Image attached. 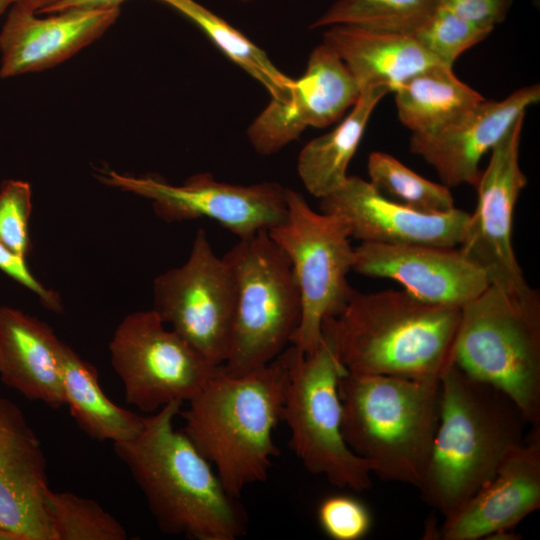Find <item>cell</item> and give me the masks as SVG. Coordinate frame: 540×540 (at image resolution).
<instances>
[{
    "label": "cell",
    "mask_w": 540,
    "mask_h": 540,
    "mask_svg": "<svg viewBox=\"0 0 540 540\" xmlns=\"http://www.w3.org/2000/svg\"><path fill=\"white\" fill-rule=\"evenodd\" d=\"M152 310L164 324L215 366L228 357L236 307V285L224 257L213 251L200 228L186 262L153 284Z\"/></svg>",
    "instance_id": "obj_11"
},
{
    "label": "cell",
    "mask_w": 540,
    "mask_h": 540,
    "mask_svg": "<svg viewBox=\"0 0 540 540\" xmlns=\"http://www.w3.org/2000/svg\"><path fill=\"white\" fill-rule=\"evenodd\" d=\"M388 93L390 92L383 87L361 90L350 113L340 124L303 147L298 156L297 171L310 194L321 199L345 182L349 176L348 166L358 149L370 117Z\"/></svg>",
    "instance_id": "obj_24"
},
{
    "label": "cell",
    "mask_w": 540,
    "mask_h": 540,
    "mask_svg": "<svg viewBox=\"0 0 540 540\" xmlns=\"http://www.w3.org/2000/svg\"><path fill=\"white\" fill-rule=\"evenodd\" d=\"M539 100V84L523 86L501 100L484 98L435 132L411 134L410 151L432 166L449 188L462 184L475 187L482 157Z\"/></svg>",
    "instance_id": "obj_16"
},
{
    "label": "cell",
    "mask_w": 540,
    "mask_h": 540,
    "mask_svg": "<svg viewBox=\"0 0 540 540\" xmlns=\"http://www.w3.org/2000/svg\"><path fill=\"white\" fill-rule=\"evenodd\" d=\"M492 31L437 7L412 36L435 60L453 68L461 54L485 40Z\"/></svg>",
    "instance_id": "obj_30"
},
{
    "label": "cell",
    "mask_w": 540,
    "mask_h": 540,
    "mask_svg": "<svg viewBox=\"0 0 540 540\" xmlns=\"http://www.w3.org/2000/svg\"><path fill=\"white\" fill-rule=\"evenodd\" d=\"M223 257L234 275L236 307L221 367L242 376L266 366L291 344L301 320V295L289 258L267 231L239 239Z\"/></svg>",
    "instance_id": "obj_7"
},
{
    "label": "cell",
    "mask_w": 540,
    "mask_h": 540,
    "mask_svg": "<svg viewBox=\"0 0 540 540\" xmlns=\"http://www.w3.org/2000/svg\"><path fill=\"white\" fill-rule=\"evenodd\" d=\"M288 379L282 421L289 446L306 470L338 488L363 492L372 487L371 467L347 445L342 433L341 376L347 372L322 337L315 351L286 349Z\"/></svg>",
    "instance_id": "obj_8"
},
{
    "label": "cell",
    "mask_w": 540,
    "mask_h": 540,
    "mask_svg": "<svg viewBox=\"0 0 540 540\" xmlns=\"http://www.w3.org/2000/svg\"><path fill=\"white\" fill-rule=\"evenodd\" d=\"M182 404L169 403L146 417L142 431L113 443V450L162 533L192 540H237L247 533V511L211 463L174 427Z\"/></svg>",
    "instance_id": "obj_1"
},
{
    "label": "cell",
    "mask_w": 540,
    "mask_h": 540,
    "mask_svg": "<svg viewBox=\"0 0 540 540\" xmlns=\"http://www.w3.org/2000/svg\"><path fill=\"white\" fill-rule=\"evenodd\" d=\"M317 520L324 534L333 540H361L372 527L369 508L349 494H333L321 500Z\"/></svg>",
    "instance_id": "obj_32"
},
{
    "label": "cell",
    "mask_w": 540,
    "mask_h": 540,
    "mask_svg": "<svg viewBox=\"0 0 540 540\" xmlns=\"http://www.w3.org/2000/svg\"><path fill=\"white\" fill-rule=\"evenodd\" d=\"M99 179L150 199L156 215L167 222L208 218L239 239L269 231L287 214V188L277 182L236 185L200 173L181 185H171L152 176L135 177L114 171L101 173Z\"/></svg>",
    "instance_id": "obj_12"
},
{
    "label": "cell",
    "mask_w": 540,
    "mask_h": 540,
    "mask_svg": "<svg viewBox=\"0 0 540 540\" xmlns=\"http://www.w3.org/2000/svg\"><path fill=\"white\" fill-rule=\"evenodd\" d=\"M440 387L438 427L418 489L422 500L446 518L524 443L529 423L507 395L453 363L442 374Z\"/></svg>",
    "instance_id": "obj_2"
},
{
    "label": "cell",
    "mask_w": 540,
    "mask_h": 540,
    "mask_svg": "<svg viewBox=\"0 0 540 540\" xmlns=\"http://www.w3.org/2000/svg\"><path fill=\"white\" fill-rule=\"evenodd\" d=\"M0 540H22L16 533L0 526Z\"/></svg>",
    "instance_id": "obj_37"
},
{
    "label": "cell",
    "mask_w": 540,
    "mask_h": 540,
    "mask_svg": "<svg viewBox=\"0 0 540 540\" xmlns=\"http://www.w3.org/2000/svg\"><path fill=\"white\" fill-rule=\"evenodd\" d=\"M196 24L230 60L262 84L271 98L286 94L293 79L281 72L256 44L195 0H160Z\"/></svg>",
    "instance_id": "obj_26"
},
{
    "label": "cell",
    "mask_w": 540,
    "mask_h": 540,
    "mask_svg": "<svg viewBox=\"0 0 540 540\" xmlns=\"http://www.w3.org/2000/svg\"><path fill=\"white\" fill-rule=\"evenodd\" d=\"M125 0H61L43 13H55L71 8H113L120 7Z\"/></svg>",
    "instance_id": "obj_35"
},
{
    "label": "cell",
    "mask_w": 540,
    "mask_h": 540,
    "mask_svg": "<svg viewBox=\"0 0 540 540\" xmlns=\"http://www.w3.org/2000/svg\"><path fill=\"white\" fill-rule=\"evenodd\" d=\"M0 270L36 294L42 304L50 311H62L60 296L37 280L27 266L25 257L15 253L1 241Z\"/></svg>",
    "instance_id": "obj_33"
},
{
    "label": "cell",
    "mask_w": 540,
    "mask_h": 540,
    "mask_svg": "<svg viewBox=\"0 0 540 540\" xmlns=\"http://www.w3.org/2000/svg\"><path fill=\"white\" fill-rule=\"evenodd\" d=\"M323 43L345 63L360 90L383 87L393 92L416 73L439 63L412 36L354 25H334Z\"/></svg>",
    "instance_id": "obj_22"
},
{
    "label": "cell",
    "mask_w": 540,
    "mask_h": 540,
    "mask_svg": "<svg viewBox=\"0 0 540 540\" xmlns=\"http://www.w3.org/2000/svg\"><path fill=\"white\" fill-rule=\"evenodd\" d=\"M59 364L65 405L90 438L112 443L133 439L145 418L113 403L103 392L96 368L60 342Z\"/></svg>",
    "instance_id": "obj_23"
},
{
    "label": "cell",
    "mask_w": 540,
    "mask_h": 540,
    "mask_svg": "<svg viewBox=\"0 0 540 540\" xmlns=\"http://www.w3.org/2000/svg\"><path fill=\"white\" fill-rule=\"evenodd\" d=\"M120 7L71 8L44 18L13 4L0 31V76L52 68L100 38Z\"/></svg>",
    "instance_id": "obj_20"
},
{
    "label": "cell",
    "mask_w": 540,
    "mask_h": 540,
    "mask_svg": "<svg viewBox=\"0 0 540 540\" xmlns=\"http://www.w3.org/2000/svg\"><path fill=\"white\" fill-rule=\"evenodd\" d=\"M286 197L285 219L267 232L289 258L301 295V320L291 344L309 355L321 342L323 321L337 315L354 292L347 281L354 247L343 217L316 212L292 189Z\"/></svg>",
    "instance_id": "obj_9"
},
{
    "label": "cell",
    "mask_w": 540,
    "mask_h": 540,
    "mask_svg": "<svg viewBox=\"0 0 540 540\" xmlns=\"http://www.w3.org/2000/svg\"><path fill=\"white\" fill-rule=\"evenodd\" d=\"M60 340L45 322L22 310L0 307V379L32 401L65 405L59 364Z\"/></svg>",
    "instance_id": "obj_21"
},
{
    "label": "cell",
    "mask_w": 540,
    "mask_h": 540,
    "mask_svg": "<svg viewBox=\"0 0 540 540\" xmlns=\"http://www.w3.org/2000/svg\"><path fill=\"white\" fill-rule=\"evenodd\" d=\"M360 87L341 58L323 42L310 53L304 74L282 97L271 98L247 130L254 150L272 155L308 127L339 120L360 96Z\"/></svg>",
    "instance_id": "obj_14"
},
{
    "label": "cell",
    "mask_w": 540,
    "mask_h": 540,
    "mask_svg": "<svg viewBox=\"0 0 540 540\" xmlns=\"http://www.w3.org/2000/svg\"><path fill=\"white\" fill-rule=\"evenodd\" d=\"M367 171L369 182L382 195L412 210L439 214L455 208L448 186L420 176L388 153L372 152Z\"/></svg>",
    "instance_id": "obj_28"
},
{
    "label": "cell",
    "mask_w": 540,
    "mask_h": 540,
    "mask_svg": "<svg viewBox=\"0 0 540 540\" xmlns=\"http://www.w3.org/2000/svg\"><path fill=\"white\" fill-rule=\"evenodd\" d=\"M47 461L23 411L0 396V526L22 540H51Z\"/></svg>",
    "instance_id": "obj_18"
},
{
    "label": "cell",
    "mask_w": 540,
    "mask_h": 540,
    "mask_svg": "<svg viewBox=\"0 0 540 540\" xmlns=\"http://www.w3.org/2000/svg\"><path fill=\"white\" fill-rule=\"evenodd\" d=\"M452 363L507 395L540 425V294L489 285L461 307Z\"/></svg>",
    "instance_id": "obj_6"
},
{
    "label": "cell",
    "mask_w": 540,
    "mask_h": 540,
    "mask_svg": "<svg viewBox=\"0 0 540 540\" xmlns=\"http://www.w3.org/2000/svg\"><path fill=\"white\" fill-rule=\"evenodd\" d=\"M460 312L404 290H354L344 308L323 321L322 337L349 373L440 379L452 364Z\"/></svg>",
    "instance_id": "obj_4"
},
{
    "label": "cell",
    "mask_w": 540,
    "mask_h": 540,
    "mask_svg": "<svg viewBox=\"0 0 540 540\" xmlns=\"http://www.w3.org/2000/svg\"><path fill=\"white\" fill-rule=\"evenodd\" d=\"M352 270L397 281L413 297L445 307L461 308L490 285L457 247L360 242Z\"/></svg>",
    "instance_id": "obj_15"
},
{
    "label": "cell",
    "mask_w": 540,
    "mask_h": 540,
    "mask_svg": "<svg viewBox=\"0 0 540 540\" xmlns=\"http://www.w3.org/2000/svg\"><path fill=\"white\" fill-rule=\"evenodd\" d=\"M16 0H0V15L10 8Z\"/></svg>",
    "instance_id": "obj_38"
},
{
    "label": "cell",
    "mask_w": 540,
    "mask_h": 540,
    "mask_svg": "<svg viewBox=\"0 0 540 540\" xmlns=\"http://www.w3.org/2000/svg\"><path fill=\"white\" fill-rule=\"evenodd\" d=\"M31 196L30 184L22 180H6L0 186V241L25 258L31 247Z\"/></svg>",
    "instance_id": "obj_31"
},
{
    "label": "cell",
    "mask_w": 540,
    "mask_h": 540,
    "mask_svg": "<svg viewBox=\"0 0 540 540\" xmlns=\"http://www.w3.org/2000/svg\"><path fill=\"white\" fill-rule=\"evenodd\" d=\"M319 200L321 212L343 217L350 237L367 243L457 247L470 215L456 207L439 214L412 210L358 176H348L337 190Z\"/></svg>",
    "instance_id": "obj_17"
},
{
    "label": "cell",
    "mask_w": 540,
    "mask_h": 540,
    "mask_svg": "<svg viewBox=\"0 0 540 540\" xmlns=\"http://www.w3.org/2000/svg\"><path fill=\"white\" fill-rule=\"evenodd\" d=\"M540 507V425L510 452L493 477L444 518V540H478L511 534Z\"/></svg>",
    "instance_id": "obj_19"
},
{
    "label": "cell",
    "mask_w": 540,
    "mask_h": 540,
    "mask_svg": "<svg viewBox=\"0 0 540 540\" xmlns=\"http://www.w3.org/2000/svg\"><path fill=\"white\" fill-rule=\"evenodd\" d=\"M393 93L398 119L412 134L435 132L484 99L441 63L411 76Z\"/></svg>",
    "instance_id": "obj_25"
},
{
    "label": "cell",
    "mask_w": 540,
    "mask_h": 540,
    "mask_svg": "<svg viewBox=\"0 0 540 540\" xmlns=\"http://www.w3.org/2000/svg\"><path fill=\"white\" fill-rule=\"evenodd\" d=\"M342 433L383 480L419 487L440 415V379L345 372Z\"/></svg>",
    "instance_id": "obj_5"
},
{
    "label": "cell",
    "mask_w": 540,
    "mask_h": 540,
    "mask_svg": "<svg viewBox=\"0 0 540 540\" xmlns=\"http://www.w3.org/2000/svg\"><path fill=\"white\" fill-rule=\"evenodd\" d=\"M51 540H125L126 529L98 502L71 492L50 491Z\"/></svg>",
    "instance_id": "obj_29"
},
{
    "label": "cell",
    "mask_w": 540,
    "mask_h": 540,
    "mask_svg": "<svg viewBox=\"0 0 540 540\" xmlns=\"http://www.w3.org/2000/svg\"><path fill=\"white\" fill-rule=\"evenodd\" d=\"M437 5L438 0H336L313 22L311 28L354 25L412 34Z\"/></svg>",
    "instance_id": "obj_27"
},
{
    "label": "cell",
    "mask_w": 540,
    "mask_h": 540,
    "mask_svg": "<svg viewBox=\"0 0 540 540\" xmlns=\"http://www.w3.org/2000/svg\"><path fill=\"white\" fill-rule=\"evenodd\" d=\"M525 116L517 119L491 149L486 169L475 188L477 205L458 245L460 252L487 276L489 284L511 293H526L527 284L513 249V218L527 185L520 167V142Z\"/></svg>",
    "instance_id": "obj_13"
},
{
    "label": "cell",
    "mask_w": 540,
    "mask_h": 540,
    "mask_svg": "<svg viewBox=\"0 0 540 540\" xmlns=\"http://www.w3.org/2000/svg\"><path fill=\"white\" fill-rule=\"evenodd\" d=\"M125 400L145 413L190 401L217 371L151 309L127 315L109 343Z\"/></svg>",
    "instance_id": "obj_10"
},
{
    "label": "cell",
    "mask_w": 540,
    "mask_h": 540,
    "mask_svg": "<svg viewBox=\"0 0 540 540\" xmlns=\"http://www.w3.org/2000/svg\"><path fill=\"white\" fill-rule=\"evenodd\" d=\"M287 379L285 350L242 376L228 375L219 366L179 413L183 433L236 498L247 486L266 481L280 455L273 434L282 421Z\"/></svg>",
    "instance_id": "obj_3"
},
{
    "label": "cell",
    "mask_w": 540,
    "mask_h": 540,
    "mask_svg": "<svg viewBox=\"0 0 540 540\" xmlns=\"http://www.w3.org/2000/svg\"><path fill=\"white\" fill-rule=\"evenodd\" d=\"M59 1L61 0H16L14 4L40 14Z\"/></svg>",
    "instance_id": "obj_36"
},
{
    "label": "cell",
    "mask_w": 540,
    "mask_h": 540,
    "mask_svg": "<svg viewBox=\"0 0 540 540\" xmlns=\"http://www.w3.org/2000/svg\"><path fill=\"white\" fill-rule=\"evenodd\" d=\"M512 4L513 0H438L437 7L494 30L505 20Z\"/></svg>",
    "instance_id": "obj_34"
}]
</instances>
